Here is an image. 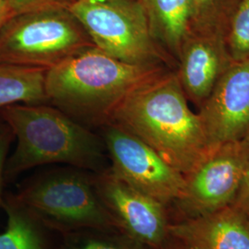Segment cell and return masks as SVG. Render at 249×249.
Wrapping results in <instances>:
<instances>
[{"instance_id": "obj_1", "label": "cell", "mask_w": 249, "mask_h": 249, "mask_svg": "<svg viewBox=\"0 0 249 249\" xmlns=\"http://www.w3.org/2000/svg\"><path fill=\"white\" fill-rule=\"evenodd\" d=\"M110 123L138 137L184 176L214 149L173 73L144 81L117 107Z\"/></svg>"}, {"instance_id": "obj_6", "label": "cell", "mask_w": 249, "mask_h": 249, "mask_svg": "<svg viewBox=\"0 0 249 249\" xmlns=\"http://www.w3.org/2000/svg\"><path fill=\"white\" fill-rule=\"evenodd\" d=\"M67 9L94 45L116 59L136 65L161 59L142 0H77Z\"/></svg>"}, {"instance_id": "obj_17", "label": "cell", "mask_w": 249, "mask_h": 249, "mask_svg": "<svg viewBox=\"0 0 249 249\" xmlns=\"http://www.w3.org/2000/svg\"><path fill=\"white\" fill-rule=\"evenodd\" d=\"M231 48L236 61L249 58V0H242L231 31Z\"/></svg>"}, {"instance_id": "obj_22", "label": "cell", "mask_w": 249, "mask_h": 249, "mask_svg": "<svg viewBox=\"0 0 249 249\" xmlns=\"http://www.w3.org/2000/svg\"><path fill=\"white\" fill-rule=\"evenodd\" d=\"M11 17L12 16L6 0H0V30Z\"/></svg>"}, {"instance_id": "obj_12", "label": "cell", "mask_w": 249, "mask_h": 249, "mask_svg": "<svg viewBox=\"0 0 249 249\" xmlns=\"http://www.w3.org/2000/svg\"><path fill=\"white\" fill-rule=\"evenodd\" d=\"M151 37L170 53L180 56L195 20L193 0H142Z\"/></svg>"}, {"instance_id": "obj_4", "label": "cell", "mask_w": 249, "mask_h": 249, "mask_svg": "<svg viewBox=\"0 0 249 249\" xmlns=\"http://www.w3.org/2000/svg\"><path fill=\"white\" fill-rule=\"evenodd\" d=\"M14 195L45 228L62 235L116 229L99 196L94 173L89 171H52L33 179Z\"/></svg>"}, {"instance_id": "obj_14", "label": "cell", "mask_w": 249, "mask_h": 249, "mask_svg": "<svg viewBox=\"0 0 249 249\" xmlns=\"http://www.w3.org/2000/svg\"><path fill=\"white\" fill-rule=\"evenodd\" d=\"M7 227L0 233V249H48L45 225L14 194L4 196Z\"/></svg>"}, {"instance_id": "obj_2", "label": "cell", "mask_w": 249, "mask_h": 249, "mask_svg": "<svg viewBox=\"0 0 249 249\" xmlns=\"http://www.w3.org/2000/svg\"><path fill=\"white\" fill-rule=\"evenodd\" d=\"M158 65L123 62L96 46L47 70V101L84 124L104 126L125 97L160 73Z\"/></svg>"}, {"instance_id": "obj_16", "label": "cell", "mask_w": 249, "mask_h": 249, "mask_svg": "<svg viewBox=\"0 0 249 249\" xmlns=\"http://www.w3.org/2000/svg\"><path fill=\"white\" fill-rule=\"evenodd\" d=\"M57 249H151L117 229L82 230L63 235Z\"/></svg>"}, {"instance_id": "obj_20", "label": "cell", "mask_w": 249, "mask_h": 249, "mask_svg": "<svg viewBox=\"0 0 249 249\" xmlns=\"http://www.w3.org/2000/svg\"><path fill=\"white\" fill-rule=\"evenodd\" d=\"M231 206L246 214L249 218V160L244 172L240 187Z\"/></svg>"}, {"instance_id": "obj_18", "label": "cell", "mask_w": 249, "mask_h": 249, "mask_svg": "<svg viewBox=\"0 0 249 249\" xmlns=\"http://www.w3.org/2000/svg\"><path fill=\"white\" fill-rule=\"evenodd\" d=\"M77 0H6L11 16L48 9H68Z\"/></svg>"}, {"instance_id": "obj_11", "label": "cell", "mask_w": 249, "mask_h": 249, "mask_svg": "<svg viewBox=\"0 0 249 249\" xmlns=\"http://www.w3.org/2000/svg\"><path fill=\"white\" fill-rule=\"evenodd\" d=\"M169 232L187 249H249V218L231 205L171 222Z\"/></svg>"}, {"instance_id": "obj_21", "label": "cell", "mask_w": 249, "mask_h": 249, "mask_svg": "<svg viewBox=\"0 0 249 249\" xmlns=\"http://www.w3.org/2000/svg\"><path fill=\"white\" fill-rule=\"evenodd\" d=\"M195 19L205 20L213 16L217 5V0H193Z\"/></svg>"}, {"instance_id": "obj_10", "label": "cell", "mask_w": 249, "mask_h": 249, "mask_svg": "<svg viewBox=\"0 0 249 249\" xmlns=\"http://www.w3.org/2000/svg\"><path fill=\"white\" fill-rule=\"evenodd\" d=\"M199 116L214 148L245 138L249 129V58L219 78Z\"/></svg>"}, {"instance_id": "obj_5", "label": "cell", "mask_w": 249, "mask_h": 249, "mask_svg": "<svg viewBox=\"0 0 249 249\" xmlns=\"http://www.w3.org/2000/svg\"><path fill=\"white\" fill-rule=\"evenodd\" d=\"M95 46L67 9L12 16L0 30V64L49 70Z\"/></svg>"}, {"instance_id": "obj_13", "label": "cell", "mask_w": 249, "mask_h": 249, "mask_svg": "<svg viewBox=\"0 0 249 249\" xmlns=\"http://www.w3.org/2000/svg\"><path fill=\"white\" fill-rule=\"evenodd\" d=\"M178 79L184 91L194 100L207 99L219 80L221 55L212 41H186L180 53Z\"/></svg>"}, {"instance_id": "obj_24", "label": "cell", "mask_w": 249, "mask_h": 249, "mask_svg": "<svg viewBox=\"0 0 249 249\" xmlns=\"http://www.w3.org/2000/svg\"><path fill=\"white\" fill-rule=\"evenodd\" d=\"M242 142H244V144L245 145H247L248 147H249V131L247 132V134H246V136H245V138L242 140Z\"/></svg>"}, {"instance_id": "obj_7", "label": "cell", "mask_w": 249, "mask_h": 249, "mask_svg": "<svg viewBox=\"0 0 249 249\" xmlns=\"http://www.w3.org/2000/svg\"><path fill=\"white\" fill-rule=\"evenodd\" d=\"M109 169L117 178L166 207L174 204L185 187V176L149 145L121 126H102Z\"/></svg>"}, {"instance_id": "obj_15", "label": "cell", "mask_w": 249, "mask_h": 249, "mask_svg": "<svg viewBox=\"0 0 249 249\" xmlns=\"http://www.w3.org/2000/svg\"><path fill=\"white\" fill-rule=\"evenodd\" d=\"M46 70L0 64V109L16 104L47 102Z\"/></svg>"}, {"instance_id": "obj_19", "label": "cell", "mask_w": 249, "mask_h": 249, "mask_svg": "<svg viewBox=\"0 0 249 249\" xmlns=\"http://www.w3.org/2000/svg\"><path fill=\"white\" fill-rule=\"evenodd\" d=\"M15 139L14 134L8 124L0 116V208L3 203V186L5 181V168L8 160V153L12 141Z\"/></svg>"}, {"instance_id": "obj_9", "label": "cell", "mask_w": 249, "mask_h": 249, "mask_svg": "<svg viewBox=\"0 0 249 249\" xmlns=\"http://www.w3.org/2000/svg\"><path fill=\"white\" fill-rule=\"evenodd\" d=\"M94 183L118 231L149 249H164L171 237L168 207L131 187L109 168L94 173Z\"/></svg>"}, {"instance_id": "obj_8", "label": "cell", "mask_w": 249, "mask_h": 249, "mask_svg": "<svg viewBox=\"0 0 249 249\" xmlns=\"http://www.w3.org/2000/svg\"><path fill=\"white\" fill-rule=\"evenodd\" d=\"M249 160V147L244 142L215 147L185 176L181 196L172 205L180 220L213 213L233 202Z\"/></svg>"}, {"instance_id": "obj_3", "label": "cell", "mask_w": 249, "mask_h": 249, "mask_svg": "<svg viewBox=\"0 0 249 249\" xmlns=\"http://www.w3.org/2000/svg\"><path fill=\"white\" fill-rule=\"evenodd\" d=\"M1 118L17 140L5 178L45 164L63 163L100 173L107 168L104 140L62 110L40 104H16L0 109Z\"/></svg>"}, {"instance_id": "obj_23", "label": "cell", "mask_w": 249, "mask_h": 249, "mask_svg": "<svg viewBox=\"0 0 249 249\" xmlns=\"http://www.w3.org/2000/svg\"><path fill=\"white\" fill-rule=\"evenodd\" d=\"M163 249H187L183 244H181L179 241L176 240L173 237H170L168 243L164 247Z\"/></svg>"}]
</instances>
